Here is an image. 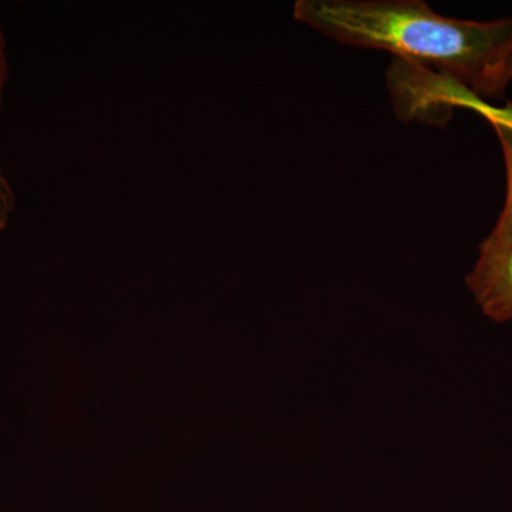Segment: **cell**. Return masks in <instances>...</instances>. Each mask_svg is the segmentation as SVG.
<instances>
[{
	"mask_svg": "<svg viewBox=\"0 0 512 512\" xmlns=\"http://www.w3.org/2000/svg\"><path fill=\"white\" fill-rule=\"evenodd\" d=\"M501 150H503L505 171H507V197L497 224L484 239V244L491 247L512 249V131L508 128L494 126Z\"/></svg>",
	"mask_w": 512,
	"mask_h": 512,
	"instance_id": "obj_4",
	"label": "cell"
},
{
	"mask_svg": "<svg viewBox=\"0 0 512 512\" xmlns=\"http://www.w3.org/2000/svg\"><path fill=\"white\" fill-rule=\"evenodd\" d=\"M467 288L484 315L494 322H512V249L481 242Z\"/></svg>",
	"mask_w": 512,
	"mask_h": 512,
	"instance_id": "obj_3",
	"label": "cell"
},
{
	"mask_svg": "<svg viewBox=\"0 0 512 512\" xmlns=\"http://www.w3.org/2000/svg\"><path fill=\"white\" fill-rule=\"evenodd\" d=\"M9 77L8 56H6V40L3 33L2 20H0V107H2L3 89H5L6 80ZM16 197L9 184L8 178L5 177L0 165V231L8 227L12 220L13 212H15Z\"/></svg>",
	"mask_w": 512,
	"mask_h": 512,
	"instance_id": "obj_5",
	"label": "cell"
},
{
	"mask_svg": "<svg viewBox=\"0 0 512 512\" xmlns=\"http://www.w3.org/2000/svg\"><path fill=\"white\" fill-rule=\"evenodd\" d=\"M394 109L402 120L437 123L454 109L480 114L497 127L512 131V103L495 106L463 83L417 64L394 60L387 72Z\"/></svg>",
	"mask_w": 512,
	"mask_h": 512,
	"instance_id": "obj_2",
	"label": "cell"
},
{
	"mask_svg": "<svg viewBox=\"0 0 512 512\" xmlns=\"http://www.w3.org/2000/svg\"><path fill=\"white\" fill-rule=\"evenodd\" d=\"M510 82H512V46L491 77L487 97L500 96Z\"/></svg>",
	"mask_w": 512,
	"mask_h": 512,
	"instance_id": "obj_6",
	"label": "cell"
},
{
	"mask_svg": "<svg viewBox=\"0 0 512 512\" xmlns=\"http://www.w3.org/2000/svg\"><path fill=\"white\" fill-rule=\"evenodd\" d=\"M293 15L342 45L386 50L447 74L484 99L512 46V16L490 22L448 18L421 0H299Z\"/></svg>",
	"mask_w": 512,
	"mask_h": 512,
	"instance_id": "obj_1",
	"label": "cell"
}]
</instances>
